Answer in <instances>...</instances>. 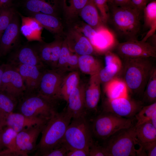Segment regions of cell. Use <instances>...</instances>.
<instances>
[{
    "instance_id": "cell-1",
    "label": "cell",
    "mask_w": 156,
    "mask_h": 156,
    "mask_svg": "<svg viewBox=\"0 0 156 156\" xmlns=\"http://www.w3.org/2000/svg\"><path fill=\"white\" fill-rule=\"evenodd\" d=\"M153 57L124 60L122 65V78L129 92L141 100L151 73L155 67Z\"/></svg>"
},
{
    "instance_id": "cell-2",
    "label": "cell",
    "mask_w": 156,
    "mask_h": 156,
    "mask_svg": "<svg viewBox=\"0 0 156 156\" xmlns=\"http://www.w3.org/2000/svg\"><path fill=\"white\" fill-rule=\"evenodd\" d=\"M72 118L66 109L57 112L45 124L41 137L36 146V154L42 155L60 145L62 142Z\"/></svg>"
},
{
    "instance_id": "cell-3",
    "label": "cell",
    "mask_w": 156,
    "mask_h": 156,
    "mask_svg": "<svg viewBox=\"0 0 156 156\" xmlns=\"http://www.w3.org/2000/svg\"><path fill=\"white\" fill-rule=\"evenodd\" d=\"M111 20L116 30L127 40H136L142 12L132 5L119 6L111 4Z\"/></svg>"
},
{
    "instance_id": "cell-4",
    "label": "cell",
    "mask_w": 156,
    "mask_h": 156,
    "mask_svg": "<svg viewBox=\"0 0 156 156\" xmlns=\"http://www.w3.org/2000/svg\"><path fill=\"white\" fill-rule=\"evenodd\" d=\"M57 103L36 91L25 93L17 107L18 112L26 116L48 120L57 112Z\"/></svg>"
},
{
    "instance_id": "cell-5",
    "label": "cell",
    "mask_w": 156,
    "mask_h": 156,
    "mask_svg": "<svg viewBox=\"0 0 156 156\" xmlns=\"http://www.w3.org/2000/svg\"><path fill=\"white\" fill-rule=\"evenodd\" d=\"M86 115L73 118L66 131L63 143L69 151L80 149L89 152L94 142L91 125Z\"/></svg>"
},
{
    "instance_id": "cell-6",
    "label": "cell",
    "mask_w": 156,
    "mask_h": 156,
    "mask_svg": "<svg viewBox=\"0 0 156 156\" xmlns=\"http://www.w3.org/2000/svg\"><path fill=\"white\" fill-rule=\"evenodd\" d=\"M105 140L103 146L109 156H137L136 145H140L137 139L135 125L117 131Z\"/></svg>"
},
{
    "instance_id": "cell-7",
    "label": "cell",
    "mask_w": 156,
    "mask_h": 156,
    "mask_svg": "<svg viewBox=\"0 0 156 156\" xmlns=\"http://www.w3.org/2000/svg\"><path fill=\"white\" fill-rule=\"evenodd\" d=\"M133 120L111 112L102 111L90 124L93 135L99 139L105 140L119 130L133 126Z\"/></svg>"
},
{
    "instance_id": "cell-8",
    "label": "cell",
    "mask_w": 156,
    "mask_h": 156,
    "mask_svg": "<svg viewBox=\"0 0 156 156\" xmlns=\"http://www.w3.org/2000/svg\"><path fill=\"white\" fill-rule=\"evenodd\" d=\"M65 73L57 68L44 70L36 91L57 102L62 99L61 88Z\"/></svg>"
},
{
    "instance_id": "cell-9",
    "label": "cell",
    "mask_w": 156,
    "mask_h": 156,
    "mask_svg": "<svg viewBox=\"0 0 156 156\" xmlns=\"http://www.w3.org/2000/svg\"><path fill=\"white\" fill-rule=\"evenodd\" d=\"M116 48L118 54L124 60L156 57V47L142 40H128L118 44Z\"/></svg>"
},
{
    "instance_id": "cell-10",
    "label": "cell",
    "mask_w": 156,
    "mask_h": 156,
    "mask_svg": "<svg viewBox=\"0 0 156 156\" xmlns=\"http://www.w3.org/2000/svg\"><path fill=\"white\" fill-rule=\"evenodd\" d=\"M143 106L141 101L131 98L129 96L111 100L106 99L103 104V111L131 118L135 116Z\"/></svg>"
},
{
    "instance_id": "cell-11",
    "label": "cell",
    "mask_w": 156,
    "mask_h": 156,
    "mask_svg": "<svg viewBox=\"0 0 156 156\" xmlns=\"http://www.w3.org/2000/svg\"><path fill=\"white\" fill-rule=\"evenodd\" d=\"M22 77L15 67L6 64L2 78L0 91L18 100L26 92Z\"/></svg>"
},
{
    "instance_id": "cell-12",
    "label": "cell",
    "mask_w": 156,
    "mask_h": 156,
    "mask_svg": "<svg viewBox=\"0 0 156 156\" xmlns=\"http://www.w3.org/2000/svg\"><path fill=\"white\" fill-rule=\"evenodd\" d=\"M45 124L35 125L18 133L16 155L28 156L36 150L37 140Z\"/></svg>"
},
{
    "instance_id": "cell-13",
    "label": "cell",
    "mask_w": 156,
    "mask_h": 156,
    "mask_svg": "<svg viewBox=\"0 0 156 156\" xmlns=\"http://www.w3.org/2000/svg\"><path fill=\"white\" fill-rule=\"evenodd\" d=\"M14 50L10 55L7 64L14 67L22 64L34 65L42 68L45 66L33 46L25 44Z\"/></svg>"
},
{
    "instance_id": "cell-14",
    "label": "cell",
    "mask_w": 156,
    "mask_h": 156,
    "mask_svg": "<svg viewBox=\"0 0 156 156\" xmlns=\"http://www.w3.org/2000/svg\"><path fill=\"white\" fill-rule=\"evenodd\" d=\"M20 25L16 13L0 39V56H5L17 47L19 41Z\"/></svg>"
},
{
    "instance_id": "cell-15",
    "label": "cell",
    "mask_w": 156,
    "mask_h": 156,
    "mask_svg": "<svg viewBox=\"0 0 156 156\" xmlns=\"http://www.w3.org/2000/svg\"><path fill=\"white\" fill-rule=\"evenodd\" d=\"M62 42L57 40L49 43L38 42L33 46L44 64L55 69L57 67Z\"/></svg>"
},
{
    "instance_id": "cell-16",
    "label": "cell",
    "mask_w": 156,
    "mask_h": 156,
    "mask_svg": "<svg viewBox=\"0 0 156 156\" xmlns=\"http://www.w3.org/2000/svg\"><path fill=\"white\" fill-rule=\"evenodd\" d=\"M86 84L80 82L69 96L66 109L72 118L79 117L86 115L85 91Z\"/></svg>"
},
{
    "instance_id": "cell-17",
    "label": "cell",
    "mask_w": 156,
    "mask_h": 156,
    "mask_svg": "<svg viewBox=\"0 0 156 156\" xmlns=\"http://www.w3.org/2000/svg\"><path fill=\"white\" fill-rule=\"evenodd\" d=\"M15 67L22 77L26 90L25 93L36 91L44 68L28 64L20 65Z\"/></svg>"
},
{
    "instance_id": "cell-18",
    "label": "cell",
    "mask_w": 156,
    "mask_h": 156,
    "mask_svg": "<svg viewBox=\"0 0 156 156\" xmlns=\"http://www.w3.org/2000/svg\"><path fill=\"white\" fill-rule=\"evenodd\" d=\"M65 41L70 51L79 56L92 55L95 51L89 40L75 29L69 33Z\"/></svg>"
},
{
    "instance_id": "cell-19",
    "label": "cell",
    "mask_w": 156,
    "mask_h": 156,
    "mask_svg": "<svg viewBox=\"0 0 156 156\" xmlns=\"http://www.w3.org/2000/svg\"><path fill=\"white\" fill-rule=\"evenodd\" d=\"M88 83L85 91L86 108L94 111L97 109L101 93V82L98 73L90 76Z\"/></svg>"
},
{
    "instance_id": "cell-20",
    "label": "cell",
    "mask_w": 156,
    "mask_h": 156,
    "mask_svg": "<svg viewBox=\"0 0 156 156\" xmlns=\"http://www.w3.org/2000/svg\"><path fill=\"white\" fill-rule=\"evenodd\" d=\"M48 120L40 118L26 116L19 112H12L7 118L6 126L12 128L18 133L24 129L39 124H44Z\"/></svg>"
},
{
    "instance_id": "cell-21",
    "label": "cell",
    "mask_w": 156,
    "mask_h": 156,
    "mask_svg": "<svg viewBox=\"0 0 156 156\" xmlns=\"http://www.w3.org/2000/svg\"><path fill=\"white\" fill-rule=\"evenodd\" d=\"M63 0H24L26 10L31 15L42 13L55 16L57 8Z\"/></svg>"
},
{
    "instance_id": "cell-22",
    "label": "cell",
    "mask_w": 156,
    "mask_h": 156,
    "mask_svg": "<svg viewBox=\"0 0 156 156\" xmlns=\"http://www.w3.org/2000/svg\"><path fill=\"white\" fill-rule=\"evenodd\" d=\"M96 29V34L92 44L95 51L101 53L109 51L116 45L113 35L103 26Z\"/></svg>"
},
{
    "instance_id": "cell-23",
    "label": "cell",
    "mask_w": 156,
    "mask_h": 156,
    "mask_svg": "<svg viewBox=\"0 0 156 156\" xmlns=\"http://www.w3.org/2000/svg\"><path fill=\"white\" fill-rule=\"evenodd\" d=\"M20 16L21 24L20 31L29 42L34 41L42 42L41 37L42 27L31 16H25L19 14Z\"/></svg>"
},
{
    "instance_id": "cell-24",
    "label": "cell",
    "mask_w": 156,
    "mask_h": 156,
    "mask_svg": "<svg viewBox=\"0 0 156 156\" xmlns=\"http://www.w3.org/2000/svg\"><path fill=\"white\" fill-rule=\"evenodd\" d=\"M99 11L93 0H88L79 14L86 23L96 29L103 26ZM103 22V21H102Z\"/></svg>"
},
{
    "instance_id": "cell-25",
    "label": "cell",
    "mask_w": 156,
    "mask_h": 156,
    "mask_svg": "<svg viewBox=\"0 0 156 156\" xmlns=\"http://www.w3.org/2000/svg\"><path fill=\"white\" fill-rule=\"evenodd\" d=\"M105 84L104 91L107 99L129 96L127 86L121 78L115 77Z\"/></svg>"
},
{
    "instance_id": "cell-26",
    "label": "cell",
    "mask_w": 156,
    "mask_h": 156,
    "mask_svg": "<svg viewBox=\"0 0 156 156\" xmlns=\"http://www.w3.org/2000/svg\"><path fill=\"white\" fill-rule=\"evenodd\" d=\"M144 25L148 29L145 36L142 40H147L154 34L156 30V1L153 0L148 3L143 10Z\"/></svg>"
},
{
    "instance_id": "cell-27",
    "label": "cell",
    "mask_w": 156,
    "mask_h": 156,
    "mask_svg": "<svg viewBox=\"0 0 156 156\" xmlns=\"http://www.w3.org/2000/svg\"><path fill=\"white\" fill-rule=\"evenodd\" d=\"M78 64L79 69L90 76L98 73L103 67L101 62L92 55L79 56Z\"/></svg>"
},
{
    "instance_id": "cell-28",
    "label": "cell",
    "mask_w": 156,
    "mask_h": 156,
    "mask_svg": "<svg viewBox=\"0 0 156 156\" xmlns=\"http://www.w3.org/2000/svg\"><path fill=\"white\" fill-rule=\"evenodd\" d=\"M135 127L136 137L141 145L156 141V128L151 121Z\"/></svg>"
},
{
    "instance_id": "cell-29",
    "label": "cell",
    "mask_w": 156,
    "mask_h": 156,
    "mask_svg": "<svg viewBox=\"0 0 156 156\" xmlns=\"http://www.w3.org/2000/svg\"><path fill=\"white\" fill-rule=\"evenodd\" d=\"M80 82V73L78 70L70 72L63 79L61 88L62 99L66 102L70 93Z\"/></svg>"
},
{
    "instance_id": "cell-30",
    "label": "cell",
    "mask_w": 156,
    "mask_h": 156,
    "mask_svg": "<svg viewBox=\"0 0 156 156\" xmlns=\"http://www.w3.org/2000/svg\"><path fill=\"white\" fill-rule=\"evenodd\" d=\"M18 100L5 93L0 91V123L5 126V122L8 116L17 107Z\"/></svg>"
},
{
    "instance_id": "cell-31",
    "label": "cell",
    "mask_w": 156,
    "mask_h": 156,
    "mask_svg": "<svg viewBox=\"0 0 156 156\" xmlns=\"http://www.w3.org/2000/svg\"><path fill=\"white\" fill-rule=\"evenodd\" d=\"M31 16L36 20L42 27L53 33H58L61 30V23L55 15L38 13Z\"/></svg>"
},
{
    "instance_id": "cell-32",
    "label": "cell",
    "mask_w": 156,
    "mask_h": 156,
    "mask_svg": "<svg viewBox=\"0 0 156 156\" xmlns=\"http://www.w3.org/2000/svg\"><path fill=\"white\" fill-rule=\"evenodd\" d=\"M141 102L149 105L156 102V69H153L146 86Z\"/></svg>"
},
{
    "instance_id": "cell-33",
    "label": "cell",
    "mask_w": 156,
    "mask_h": 156,
    "mask_svg": "<svg viewBox=\"0 0 156 156\" xmlns=\"http://www.w3.org/2000/svg\"><path fill=\"white\" fill-rule=\"evenodd\" d=\"M18 133L12 128L5 126L3 129L1 136L2 143L8 149L11 155H16V140Z\"/></svg>"
},
{
    "instance_id": "cell-34",
    "label": "cell",
    "mask_w": 156,
    "mask_h": 156,
    "mask_svg": "<svg viewBox=\"0 0 156 156\" xmlns=\"http://www.w3.org/2000/svg\"><path fill=\"white\" fill-rule=\"evenodd\" d=\"M88 0H63V7L68 16L73 17L79 13Z\"/></svg>"
},
{
    "instance_id": "cell-35",
    "label": "cell",
    "mask_w": 156,
    "mask_h": 156,
    "mask_svg": "<svg viewBox=\"0 0 156 156\" xmlns=\"http://www.w3.org/2000/svg\"><path fill=\"white\" fill-rule=\"evenodd\" d=\"M156 110V102L149 105L143 106L135 114L137 120L135 126H137L143 123L151 121L153 112Z\"/></svg>"
},
{
    "instance_id": "cell-36",
    "label": "cell",
    "mask_w": 156,
    "mask_h": 156,
    "mask_svg": "<svg viewBox=\"0 0 156 156\" xmlns=\"http://www.w3.org/2000/svg\"><path fill=\"white\" fill-rule=\"evenodd\" d=\"M16 13L11 6L0 8V39Z\"/></svg>"
},
{
    "instance_id": "cell-37",
    "label": "cell",
    "mask_w": 156,
    "mask_h": 156,
    "mask_svg": "<svg viewBox=\"0 0 156 156\" xmlns=\"http://www.w3.org/2000/svg\"><path fill=\"white\" fill-rule=\"evenodd\" d=\"M71 53L65 41L62 42L57 69L65 73L67 71V64Z\"/></svg>"
},
{
    "instance_id": "cell-38",
    "label": "cell",
    "mask_w": 156,
    "mask_h": 156,
    "mask_svg": "<svg viewBox=\"0 0 156 156\" xmlns=\"http://www.w3.org/2000/svg\"><path fill=\"white\" fill-rule=\"evenodd\" d=\"M75 29L87 38L92 44L96 34V29L86 23L77 25L75 27Z\"/></svg>"
},
{
    "instance_id": "cell-39",
    "label": "cell",
    "mask_w": 156,
    "mask_h": 156,
    "mask_svg": "<svg viewBox=\"0 0 156 156\" xmlns=\"http://www.w3.org/2000/svg\"><path fill=\"white\" fill-rule=\"evenodd\" d=\"M96 6L103 22L106 23L109 17V7L106 0H93Z\"/></svg>"
},
{
    "instance_id": "cell-40",
    "label": "cell",
    "mask_w": 156,
    "mask_h": 156,
    "mask_svg": "<svg viewBox=\"0 0 156 156\" xmlns=\"http://www.w3.org/2000/svg\"><path fill=\"white\" fill-rule=\"evenodd\" d=\"M89 156H109V155L103 146L93 142L89 149Z\"/></svg>"
},
{
    "instance_id": "cell-41",
    "label": "cell",
    "mask_w": 156,
    "mask_h": 156,
    "mask_svg": "<svg viewBox=\"0 0 156 156\" xmlns=\"http://www.w3.org/2000/svg\"><path fill=\"white\" fill-rule=\"evenodd\" d=\"M69 150L62 142L57 147L43 154V156H65Z\"/></svg>"
},
{
    "instance_id": "cell-42",
    "label": "cell",
    "mask_w": 156,
    "mask_h": 156,
    "mask_svg": "<svg viewBox=\"0 0 156 156\" xmlns=\"http://www.w3.org/2000/svg\"><path fill=\"white\" fill-rule=\"evenodd\" d=\"M79 57L78 55L71 52L67 64V71L78 70L79 69Z\"/></svg>"
},
{
    "instance_id": "cell-43",
    "label": "cell",
    "mask_w": 156,
    "mask_h": 156,
    "mask_svg": "<svg viewBox=\"0 0 156 156\" xmlns=\"http://www.w3.org/2000/svg\"><path fill=\"white\" fill-rule=\"evenodd\" d=\"M146 156H156V141L141 145Z\"/></svg>"
},
{
    "instance_id": "cell-44",
    "label": "cell",
    "mask_w": 156,
    "mask_h": 156,
    "mask_svg": "<svg viewBox=\"0 0 156 156\" xmlns=\"http://www.w3.org/2000/svg\"><path fill=\"white\" fill-rule=\"evenodd\" d=\"M151 0H131L132 5L143 12V9Z\"/></svg>"
},
{
    "instance_id": "cell-45",
    "label": "cell",
    "mask_w": 156,
    "mask_h": 156,
    "mask_svg": "<svg viewBox=\"0 0 156 156\" xmlns=\"http://www.w3.org/2000/svg\"><path fill=\"white\" fill-rule=\"evenodd\" d=\"M66 156H88L89 152L86 150L80 149H75L69 151Z\"/></svg>"
},
{
    "instance_id": "cell-46",
    "label": "cell",
    "mask_w": 156,
    "mask_h": 156,
    "mask_svg": "<svg viewBox=\"0 0 156 156\" xmlns=\"http://www.w3.org/2000/svg\"><path fill=\"white\" fill-rule=\"evenodd\" d=\"M113 1L112 4L117 6H124L132 5L131 0H113Z\"/></svg>"
},
{
    "instance_id": "cell-47",
    "label": "cell",
    "mask_w": 156,
    "mask_h": 156,
    "mask_svg": "<svg viewBox=\"0 0 156 156\" xmlns=\"http://www.w3.org/2000/svg\"><path fill=\"white\" fill-rule=\"evenodd\" d=\"M13 0H0V8L11 6Z\"/></svg>"
},
{
    "instance_id": "cell-48",
    "label": "cell",
    "mask_w": 156,
    "mask_h": 156,
    "mask_svg": "<svg viewBox=\"0 0 156 156\" xmlns=\"http://www.w3.org/2000/svg\"><path fill=\"white\" fill-rule=\"evenodd\" d=\"M6 66V64H2L0 65V91L2 83V78L3 74Z\"/></svg>"
},
{
    "instance_id": "cell-49",
    "label": "cell",
    "mask_w": 156,
    "mask_h": 156,
    "mask_svg": "<svg viewBox=\"0 0 156 156\" xmlns=\"http://www.w3.org/2000/svg\"><path fill=\"white\" fill-rule=\"evenodd\" d=\"M151 121L153 125L156 128V110L153 112L151 117Z\"/></svg>"
},
{
    "instance_id": "cell-50",
    "label": "cell",
    "mask_w": 156,
    "mask_h": 156,
    "mask_svg": "<svg viewBox=\"0 0 156 156\" xmlns=\"http://www.w3.org/2000/svg\"><path fill=\"white\" fill-rule=\"evenodd\" d=\"M5 127V126H4L1 123H0V142L2 144V143L1 141V136L3 129V127Z\"/></svg>"
},
{
    "instance_id": "cell-51",
    "label": "cell",
    "mask_w": 156,
    "mask_h": 156,
    "mask_svg": "<svg viewBox=\"0 0 156 156\" xmlns=\"http://www.w3.org/2000/svg\"><path fill=\"white\" fill-rule=\"evenodd\" d=\"M4 147L3 144L0 142V151H2V150Z\"/></svg>"
},
{
    "instance_id": "cell-52",
    "label": "cell",
    "mask_w": 156,
    "mask_h": 156,
    "mask_svg": "<svg viewBox=\"0 0 156 156\" xmlns=\"http://www.w3.org/2000/svg\"><path fill=\"white\" fill-rule=\"evenodd\" d=\"M108 3H109L111 4H112L113 3V0H106Z\"/></svg>"
},
{
    "instance_id": "cell-53",
    "label": "cell",
    "mask_w": 156,
    "mask_h": 156,
    "mask_svg": "<svg viewBox=\"0 0 156 156\" xmlns=\"http://www.w3.org/2000/svg\"></svg>"
}]
</instances>
